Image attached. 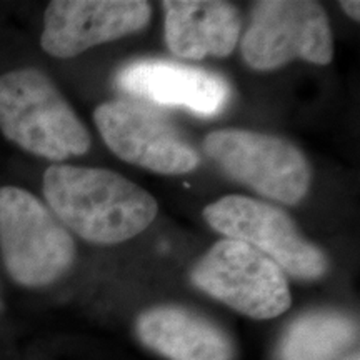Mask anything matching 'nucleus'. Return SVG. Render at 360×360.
Here are the masks:
<instances>
[{"mask_svg": "<svg viewBox=\"0 0 360 360\" xmlns=\"http://www.w3.org/2000/svg\"><path fill=\"white\" fill-rule=\"evenodd\" d=\"M44 197L67 231L92 244L130 240L154 222L152 193L107 169L53 164L45 170Z\"/></svg>", "mask_w": 360, "mask_h": 360, "instance_id": "f257e3e1", "label": "nucleus"}, {"mask_svg": "<svg viewBox=\"0 0 360 360\" xmlns=\"http://www.w3.org/2000/svg\"><path fill=\"white\" fill-rule=\"evenodd\" d=\"M0 132L52 162L87 154L90 134L51 77L37 69L0 75Z\"/></svg>", "mask_w": 360, "mask_h": 360, "instance_id": "f03ea898", "label": "nucleus"}, {"mask_svg": "<svg viewBox=\"0 0 360 360\" xmlns=\"http://www.w3.org/2000/svg\"><path fill=\"white\" fill-rule=\"evenodd\" d=\"M74 237L52 210L20 187H0V255L7 274L27 289L58 281L75 260Z\"/></svg>", "mask_w": 360, "mask_h": 360, "instance_id": "7ed1b4c3", "label": "nucleus"}, {"mask_svg": "<svg viewBox=\"0 0 360 360\" xmlns=\"http://www.w3.org/2000/svg\"><path fill=\"white\" fill-rule=\"evenodd\" d=\"M193 285L238 314L269 321L290 309L285 272L244 242L222 238L192 269Z\"/></svg>", "mask_w": 360, "mask_h": 360, "instance_id": "20e7f679", "label": "nucleus"}, {"mask_svg": "<svg viewBox=\"0 0 360 360\" xmlns=\"http://www.w3.org/2000/svg\"><path fill=\"white\" fill-rule=\"evenodd\" d=\"M204 150L229 177L281 204H299L310 188L312 172L307 159L276 135L215 130L205 137Z\"/></svg>", "mask_w": 360, "mask_h": 360, "instance_id": "39448f33", "label": "nucleus"}, {"mask_svg": "<svg viewBox=\"0 0 360 360\" xmlns=\"http://www.w3.org/2000/svg\"><path fill=\"white\" fill-rule=\"evenodd\" d=\"M242 57L254 70H274L295 58L327 65L334 40L327 13L309 0H262L252 8L242 37Z\"/></svg>", "mask_w": 360, "mask_h": 360, "instance_id": "423d86ee", "label": "nucleus"}, {"mask_svg": "<svg viewBox=\"0 0 360 360\" xmlns=\"http://www.w3.org/2000/svg\"><path fill=\"white\" fill-rule=\"evenodd\" d=\"M204 219L225 238L254 247L297 278L315 281L327 272V255L278 207L252 197L225 195L205 207Z\"/></svg>", "mask_w": 360, "mask_h": 360, "instance_id": "0eeeda50", "label": "nucleus"}, {"mask_svg": "<svg viewBox=\"0 0 360 360\" xmlns=\"http://www.w3.org/2000/svg\"><path fill=\"white\" fill-rule=\"evenodd\" d=\"M103 142L129 164L157 174L192 172L200 157L167 117L139 101L103 102L94 112Z\"/></svg>", "mask_w": 360, "mask_h": 360, "instance_id": "6e6552de", "label": "nucleus"}, {"mask_svg": "<svg viewBox=\"0 0 360 360\" xmlns=\"http://www.w3.org/2000/svg\"><path fill=\"white\" fill-rule=\"evenodd\" d=\"M143 0H52L44 13L40 45L57 58H70L139 32L150 22Z\"/></svg>", "mask_w": 360, "mask_h": 360, "instance_id": "1a4fd4ad", "label": "nucleus"}, {"mask_svg": "<svg viewBox=\"0 0 360 360\" xmlns=\"http://www.w3.org/2000/svg\"><path fill=\"white\" fill-rule=\"evenodd\" d=\"M115 84L139 102L186 107L200 117L219 115L232 97L231 85L222 75L162 58L130 62L117 72Z\"/></svg>", "mask_w": 360, "mask_h": 360, "instance_id": "9d476101", "label": "nucleus"}, {"mask_svg": "<svg viewBox=\"0 0 360 360\" xmlns=\"http://www.w3.org/2000/svg\"><path fill=\"white\" fill-rule=\"evenodd\" d=\"M139 340L167 360H233L227 332L205 315L180 305H155L135 321Z\"/></svg>", "mask_w": 360, "mask_h": 360, "instance_id": "9b49d317", "label": "nucleus"}, {"mask_svg": "<svg viewBox=\"0 0 360 360\" xmlns=\"http://www.w3.org/2000/svg\"><path fill=\"white\" fill-rule=\"evenodd\" d=\"M165 44L175 57L200 60L227 57L237 47L242 19L237 7L222 0H167Z\"/></svg>", "mask_w": 360, "mask_h": 360, "instance_id": "f8f14e48", "label": "nucleus"}, {"mask_svg": "<svg viewBox=\"0 0 360 360\" xmlns=\"http://www.w3.org/2000/svg\"><path fill=\"white\" fill-rule=\"evenodd\" d=\"M355 339L352 319L337 312L307 314L289 327L281 344L282 360H335Z\"/></svg>", "mask_w": 360, "mask_h": 360, "instance_id": "ddd939ff", "label": "nucleus"}, {"mask_svg": "<svg viewBox=\"0 0 360 360\" xmlns=\"http://www.w3.org/2000/svg\"><path fill=\"white\" fill-rule=\"evenodd\" d=\"M340 7L344 8V12L347 13L350 19L359 22V19H360V4L357 2V0H350V2L344 0V2H340Z\"/></svg>", "mask_w": 360, "mask_h": 360, "instance_id": "4468645a", "label": "nucleus"}]
</instances>
